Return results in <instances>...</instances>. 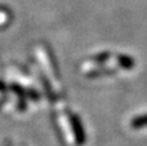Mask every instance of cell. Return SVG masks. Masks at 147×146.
<instances>
[{"label": "cell", "instance_id": "6da1fadb", "mask_svg": "<svg viewBox=\"0 0 147 146\" xmlns=\"http://www.w3.org/2000/svg\"><path fill=\"white\" fill-rule=\"evenodd\" d=\"M147 126V114L146 115H141L137 116L132 120V127L133 128H141V127Z\"/></svg>", "mask_w": 147, "mask_h": 146}, {"label": "cell", "instance_id": "7a4b0ae2", "mask_svg": "<svg viewBox=\"0 0 147 146\" xmlns=\"http://www.w3.org/2000/svg\"><path fill=\"white\" fill-rule=\"evenodd\" d=\"M119 62L121 66H124L125 69H130V67L134 65V61H133L132 58H129V57L127 56H119Z\"/></svg>", "mask_w": 147, "mask_h": 146}, {"label": "cell", "instance_id": "3957f363", "mask_svg": "<svg viewBox=\"0 0 147 146\" xmlns=\"http://www.w3.org/2000/svg\"><path fill=\"white\" fill-rule=\"evenodd\" d=\"M110 53H101V54H97V56L93 57L94 61H98V62H105L107 58H109Z\"/></svg>", "mask_w": 147, "mask_h": 146}]
</instances>
